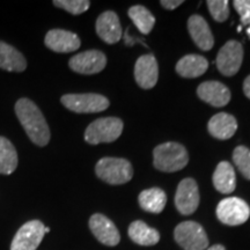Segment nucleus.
<instances>
[{"label":"nucleus","mask_w":250,"mask_h":250,"mask_svg":"<svg viewBox=\"0 0 250 250\" xmlns=\"http://www.w3.org/2000/svg\"><path fill=\"white\" fill-rule=\"evenodd\" d=\"M15 114L35 145L46 146L50 142V129L40 108L29 99H20L15 103Z\"/></svg>","instance_id":"nucleus-1"},{"label":"nucleus","mask_w":250,"mask_h":250,"mask_svg":"<svg viewBox=\"0 0 250 250\" xmlns=\"http://www.w3.org/2000/svg\"><path fill=\"white\" fill-rule=\"evenodd\" d=\"M189 161L186 147L179 143H165L153 151V164L156 169L174 173L183 169Z\"/></svg>","instance_id":"nucleus-2"},{"label":"nucleus","mask_w":250,"mask_h":250,"mask_svg":"<svg viewBox=\"0 0 250 250\" xmlns=\"http://www.w3.org/2000/svg\"><path fill=\"white\" fill-rule=\"evenodd\" d=\"M95 173L100 180L105 183L124 184L131 181L133 176L132 166L126 159L102 158L95 166Z\"/></svg>","instance_id":"nucleus-3"},{"label":"nucleus","mask_w":250,"mask_h":250,"mask_svg":"<svg viewBox=\"0 0 250 250\" xmlns=\"http://www.w3.org/2000/svg\"><path fill=\"white\" fill-rule=\"evenodd\" d=\"M123 122L117 117H104L95 120L85 131V140L90 145L112 143L123 132Z\"/></svg>","instance_id":"nucleus-4"},{"label":"nucleus","mask_w":250,"mask_h":250,"mask_svg":"<svg viewBox=\"0 0 250 250\" xmlns=\"http://www.w3.org/2000/svg\"><path fill=\"white\" fill-rule=\"evenodd\" d=\"M61 102L68 110L79 112V114L104 111L110 104L107 98L94 93L66 94V95L62 96Z\"/></svg>","instance_id":"nucleus-5"},{"label":"nucleus","mask_w":250,"mask_h":250,"mask_svg":"<svg viewBox=\"0 0 250 250\" xmlns=\"http://www.w3.org/2000/svg\"><path fill=\"white\" fill-rule=\"evenodd\" d=\"M175 241L184 250H205L208 239L204 228L195 221H183L174 230Z\"/></svg>","instance_id":"nucleus-6"},{"label":"nucleus","mask_w":250,"mask_h":250,"mask_svg":"<svg viewBox=\"0 0 250 250\" xmlns=\"http://www.w3.org/2000/svg\"><path fill=\"white\" fill-rule=\"evenodd\" d=\"M249 205L237 197L225 198L217 206L218 219L228 226H239L245 224L249 219Z\"/></svg>","instance_id":"nucleus-7"},{"label":"nucleus","mask_w":250,"mask_h":250,"mask_svg":"<svg viewBox=\"0 0 250 250\" xmlns=\"http://www.w3.org/2000/svg\"><path fill=\"white\" fill-rule=\"evenodd\" d=\"M243 61V46L237 41L230 40L219 50L217 67L223 76L233 77L239 72Z\"/></svg>","instance_id":"nucleus-8"},{"label":"nucleus","mask_w":250,"mask_h":250,"mask_svg":"<svg viewBox=\"0 0 250 250\" xmlns=\"http://www.w3.org/2000/svg\"><path fill=\"white\" fill-rule=\"evenodd\" d=\"M44 228L42 221H28L19 228L11 243V250H36L45 235Z\"/></svg>","instance_id":"nucleus-9"},{"label":"nucleus","mask_w":250,"mask_h":250,"mask_svg":"<svg viewBox=\"0 0 250 250\" xmlns=\"http://www.w3.org/2000/svg\"><path fill=\"white\" fill-rule=\"evenodd\" d=\"M107 57L99 50H88L73 56L68 62L72 71L80 74H95L104 70Z\"/></svg>","instance_id":"nucleus-10"},{"label":"nucleus","mask_w":250,"mask_h":250,"mask_svg":"<svg viewBox=\"0 0 250 250\" xmlns=\"http://www.w3.org/2000/svg\"><path fill=\"white\" fill-rule=\"evenodd\" d=\"M175 205L180 213L192 214L199 205V190L193 179H184L177 187L175 195Z\"/></svg>","instance_id":"nucleus-11"},{"label":"nucleus","mask_w":250,"mask_h":250,"mask_svg":"<svg viewBox=\"0 0 250 250\" xmlns=\"http://www.w3.org/2000/svg\"><path fill=\"white\" fill-rule=\"evenodd\" d=\"M89 228L93 235L102 245L115 247L121 241V235L117 227L105 215L100 213L93 214L89 219Z\"/></svg>","instance_id":"nucleus-12"},{"label":"nucleus","mask_w":250,"mask_h":250,"mask_svg":"<svg viewBox=\"0 0 250 250\" xmlns=\"http://www.w3.org/2000/svg\"><path fill=\"white\" fill-rule=\"evenodd\" d=\"M134 77L137 83L144 89H151L156 85L159 66L154 56L147 54L138 58L134 65Z\"/></svg>","instance_id":"nucleus-13"},{"label":"nucleus","mask_w":250,"mask_h":250,"mask_svg":"<svg viewBox=\"0 0 250 250\" xmlns=\"http://www.w3.org/2000/svg\"><path fill=\"white\" fill-rule=\"evenodd\" d=\"M44 43L46 48L55 52H67L76 51L80 48L81 42L77 34L64 29H52L46 33Z\"/></svg>","instance_id":"nucleus-14"},{"label":"nucleus","mask_w":250,"mask_h":250,"mask_svg":"<svg viewBox=\"0 0 250 250\" xmlns=\"http://www.w3.org/2000/svg\"><path fill=\"white\" fill-rule=\"evenodd\" d=\"M197 95L203 101L220 108L230 101V90L219 81H205L197 88Z\"/></svg>","instance_id":"nucleus-15"},{"label":"nucleus","mask_w":250,"mask_h":250,"mask_svg":"<svg viewBox=\"0 0 250 250\" xmlns=\"http://www.w3.org/2000/svg\"><path fill=\"white\" fill-rule=\"evenodd\" d=\"M96 33L108 44H115L122 39L120 18L115 12H103L96 20Z\"/></svg>","instance_id":"nucleus-16"},{"label":"nucleus","mask_w":250,"mask_h":250,"mask_svg":"<svg viewBox=\"0 0 250 250\" xmlns=\"http://www.w3.org/2000/svg\"><path fill=\"white\" fill-rule=\"evenodd\" d=\"M188 30L190 36L199 49L208 51L213 48L214 39L205 19L201 15H191L188 20Z\"/></svg>","instance_id":"nucleus-17"},{"label":"nucleus","mask_w":250,"mask_h":250,"mask_svg":"<svg viewBox=\"0 0 250 250\" xmlns=\"http://www.w3.org/2000/svg\"><path fill=\"white\" fill-rule=\"evenodd\" d=\"M208 130L212 137L220 140L232 138L237 130L235 117L226 112H219L208 121Z\"/></svg>","instance_id":"nucleus-18"},{"label":"nucleus","mask_w":250,"mask_h":250,"mask_svg":"<svg viewBox=\"0 0 250 250\" xmlns=\"http://www.w3.org/2000/svg\"><path fill=\"white\" fill-rule=\"evenodd\" d=\"M208 67V59L199 55H187L176 64L177 74L187 79L198 78L205 73Z\"/></svg>","instance_id":"nucleus-19"},{"label":"nucleus","mask_w":250,"mask_h":250,"mask_svg":"<svg viewBox=\"0 0 250 250\" xmlns=\"http://www.w3.org/2000/svg\"><path fill=\"white\" fill-rule=\"evenodd\" d=\"M27 67L24 56L14 46L0 41V68L8 72H23Z\"/></svg>","instance_id":"nucleus-20"},{"label":"nucleus","mask_w":250,"mask_h":250,"mask_svg":"<svg viewBox=\"0 0 250 250\" xmlns=\"http://www.w3.org/2000/svg\"><path fill=\"white\" fill-rule=\"evenodd\" d=\"M212 182L215 190H218L219 192H233L236 187V176L233 166L227 161H221L215 168Z\"/></svg>","instance_id":"nucleus-21"},{"label":"nucleus","mask_w":250,"mask_h":250,"mask_svg":"<svg viewBox=\"0 0 250 250\" xmlns=\"http://www.w3.org/2000/svg\"><path fill=\"white\" fill-rule=\"evenodd\" d=\"M129 236L139 246H154L160 241V234L158 230L147 226L142 220H136L130 225Z\"/></svg>","instance_id":"nucleus-22"},{"label":"nucleus","mask_w":250,"mask_h":250,"mask_svg":"<svg viewBox=\"0 0 250 250\" xmlns=\"http://www.w3.org/2000/svg\"><path fill=\"white\" fill-rule=\"evenodd\" d=\"M138 201L140 208L144 211L151 213H161L167 203V196L160 188H151L140 192Z\"/></svg>","instance_id":"nucleus-23"},{"label":"nucleus","mask_w":250,"mask_h":250,"mask_svg":"<svg viewBox=\"0 0 250 250\" xmlns=\"http://www.w3.org/2000/svg\"><path fill=\"white\" fill-rule=\"evenodd\" d=\"M18 153L14 145L5 137H0V174L11 175L18 167Z\"/></svg>","instance_id":"nucleus-24"},{"label":"nucleus","mask_w":250,"mask_h":250,"mask_svg":"<svg viewBox=\"0 0 250 250\" xmlns=\"http://www.w3.org/2000/svg\"><path fill=\"white\" fill-rule=\"evenodd\" d=\"M129 17L134 26L143 34L151 33L155 23V18L145 6L136 5L129 9Z\"/></svg>","instance_id":"nucleus-25"},{"label":"nucleus","mask_w":250,"mask_h":250,"mask_svg":"<svg viewBox=\"0 0 250 250\" xmlns=\"http://www.w3.org/2000/svg\"><path fill=\"white\" fill-rule=\"evenodd\" d=\"M233 161L240 173L250 181V149L246 146H237L233 152Z\"/></svg>","instance_id":"nucleus-26"},{"label":"nucleus","mask_w":250,"mask_h":250,"mask_svg":"<svg viewBox=\"0 0 250 250\" xmlns=\"http://www.w3.org/2000/svg\"><path fill=\"white\" fill-rule=\"evenodd\" d=\"M208 11L217 22H225L229 17V6L227 0H208Z\"/></svg>","instance_id":"nucleus-27"},{"label":"nucleus","mask_w":250,"mask_h":250,"mask_svg":"<svg viewBox=\"0 0 250 250\" xmlns=\"http://www.w3.org/2000/svg\"><path fill=\"white\" fill-rule=\"evenodd\" d=\"M54 5L58 8H62L73 15L83 14L89 8L90 1L88 0H55Z\"/></svg>","instance_id":"nucleus-28"},{"label":"nucleus","mask_w":250,"mask_h":250,"mask_svg":"<svg viewBox=\"0 0 250 250\" xmlns=\"http://www.w3.org/2000/svg\"><path fill=\"white\" fill-rule=\"evenodd\" d=\"M233 5L237 13L240 14L243 26L250 24V0H235Z\"/></svg>","instance_id":"nucleus-29"},{"label":"nucleus","mask_w":250,"mask_h":250,"mask_svg":"<svg viewBox=\"0 0 250 250\" xmlns=\"http://www.w3.org/2000/svg\"><path fill=\"white\" fill-rule=\"evenodd\" d=\"M183 0H161L160 4L166 9H175L183 4Z\"/></svg>","instance_id":"nucleus-30"},{"label":"nucleus","mask_w":250,"mask_h":250,"mask_svg":"<svg viewBox=\"0 0 250 250\" xmlns=\"http://www.w3.org/2000/svg\"><path fill=\"white\" fill-rule=\"evenodd\" d=\"M243 93L246 94V96L250 99V76L246 78L245 83H243Z\"/></svg>","instance_id":"nucleus-31"},{"label":"nucleus","mask_w":250,"mask_h":250,"mask_svg":"<svg viewBox=\"0 0 250 250\" xmlns=\"http://www.w3.org/2000/svg\"><path fill=\"white\" fill-rule=\"evenodd\" d=\"M206 250H226V249H225V247L221 246V245H214V246L210 247V248H208Z\"/></svg>","instance_id":"nucleus-32"},{"label":"nucleus","mask_w":250,"mask_h":250,"mask_svg":"<svg viewBox=\"0 0 250 250\" xmlns=\"http://www.w3.org/2000/svg\"><path fill=\"white\" fill-rule=\"evenodd\" d=\"M247 34H248V36H249V39H250V24H249L248 29H247Z\"/></svg>","instance_id":"nucleus-33"},{"label":"nucleus","mask_w":250,"mask_h":250,"mask_svg":"<svg viewBox=\"0 0 250 250\" xmlns=\"http://www.w3.org/2000/svg\"><path fill=\"white\" fill-rule=\"evenodd\" d=\"M44 232H45V233H49V232H50V228H49V227H45V228H44Z\"/></svg>","instance_id":"nucleus-34"}]
</instances>
